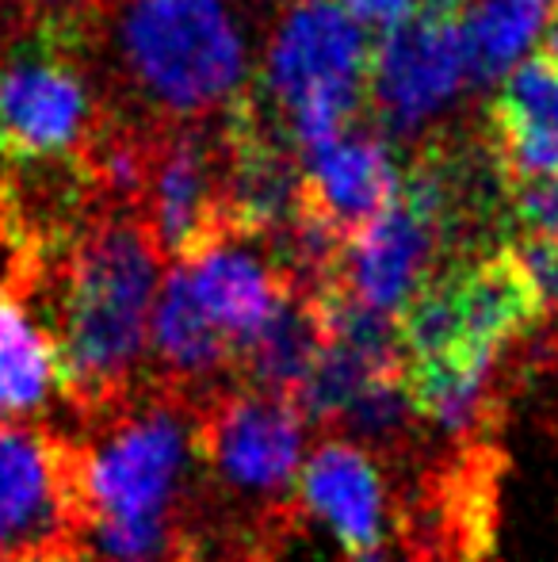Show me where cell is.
I'll use <instances>...</instances> for the list:
<instances>
[{
	"instance_id": "cell-1",
	"label": "cell",
	"mask_w": 558,
	"mask_h": 562,
	"mask_svg": "<svg viewBox=\"0 0 558 562\" xmlns=\"http://www.w3.org/2000/svg\"><path fill=\"white\" fill-rule=\"evenodd\" d=\"M161 265L164 257L138 211L104 207L35 288H54L43 326L58 352V391L84 414H104L138 386Z\"/></svg>"
},
{
	"instance_id": "cell-2",
	"label": "cell",
	"mask_w": 558,
	"mask_h": 562,
	"mask_svg": "<svg viewBox=\"0 0 558 562\" xmlns=\"http://www.w3.org/2000/svg\"><path fill=\"white\" fill-rule=\"evenodd\" d=\"M107 429L77 448L81 536L96 562H172L176 502L200 459V402L176 386H135L104 409ZM203 463V459H200Z\"/></svg>"
},
{
	"instance_id": "cell-3",
	"label": "cell",
	"mask_w": 558,
	"mask_h": 562,
	"mask_svg": "<svg viewBox=\"0 0 558 562\" xmlns=\"http://www.w3.org/2000/svg\"><path fill=\"white\" fill-rule=\"evenodd\" d=\"M100 23H112L135 123H207L249 89V43L230 0H107Z\"/></svg>"
},
{
	"instance_id": "cell-4",
	"label": "cell",
	"mask_w": 558,
	"mask_h": 562,
	"mask_svg": "<svg viewBox=\"0 0 558 562\" xmlns=\"http://www.w3.org/2000/svg\"><path fill=\"white\" fill-rule=\"evenodd\" d=\"M375 38L337 0H295L264 50L261 104L298 157L356 131L367 115Z\"/></svg>"
},
{
	"instance_id": "cell-5",
	"label": "cell",
	"mask_w": 558,
	"mask_h": 562,
	"mask_svg": "<svg viewBox=\"0 0 558 562\" xmlns=\"http://www.w3.org/2000/svg\"><path fill=\"white\" fill-rule=\"evenodd\" d=\"M92 27L38 15L0 46V161L35 165L84 157L107 115L92 69Z\"/></svg>"
},
{
	"instance_id": "cell-6",
	"label": "cell",
	"mask_w": 558,
	"mask_h": 562,
	"mask_svg": "<svg viewBox=\"0 0 558 562\" xmlns=\"http://www.w3.org/2000/svg\"><path fill=\"white\" fill-rule=\"evenodd\" d=\"M463 8L467 0H424L375 38L367 112L395 138L418 134L470 77Z\"/></svg>"
},
{
	"instance_id": "cell-7",
	"label": "cell",
	"mask_w": 558,
	"mask_h": 562,
	"mask_svg": "<svg viewBox=\"0 0 558 562\" xmlns=\"http://www.w3.org/2000/svg\"><path fill=\"white\" fill-rule=\"evenodd\" d=\"M77 445L0 422V562H46L81 543Z\"/></svg>"
},
{
	"instance_id": "cell-8",
	"label": "cell",
	"mask_w": 558,
	"mask_h": 562,
	"mask_svg": "<svg viewBox=\"0 0 558 562\" xmlns=\"http://www.w3.org/2000/svg\"><path fill=\"white\" fill-rule=\"evenodd\" d=\"M138 215L164 260L187 265L203 249L234 237L226 215V161L218 131L161 126L149 154Z\"/></svg>"
},
{
	"instance_id": "cell-9",
	"label": "cell",
	"mask_w": 558,
	"mask_h": 562,
	"mask_svg": "<svg viewBox=\"0 0 558 562\" xmlns=\"http://www.w3.org/2000/svg\"><path fill=\"white\" fill-rule=\"evenodd\" d=\"M306 417L291 398L253 386L200 402V459L241 494H283L298 482Z\"/></svg>"
},
{
	"instance_id": "cell-10",
	"label": "cell",
	"mask_w": 558,
	"mask_h": 562,
	"mask_svg": "<svg viewBox=\"0 0 558 562\" xmlns=\"http://www.w3.org/2000/svg\"><path fill=\"white\" fill-rule=\"evenodd\" d=\"M184 268L203 311L226 334L234 352L261 337L283 306L303 291L291 268L280 260L276 245L264 237H226L187 260Z\"/></svg>"
},
{
	"instance_id": "cell-11",
	"label": "cell",
	"mask_w": 558,
	"mask_h": 562,
	"mask_svg": "<svg viewBox=\"0 0 558 562\" xmlns=\"http://www.w3.org/2000/svg\"><path fill=\"white\" fill-rule=\"evenodd\" d=\"M295 490L306 509L333 532L344 555L356 559L383 551L390 536L387 479L364 445L341 437L318 445L298 471Z\"/></svg>"
},
{
	"instance_id": "cell-12",
	"label": "cell",
	"mask_w": 558,
	"mask_h": 562,
	"mask_svg": "<svg viewBox=\"0 0 558 562\" xmlns=\"http://www.w3.org/2000/svg\"><path fill=\"white\" fill-rule=\"evenodd\" d=\"M486 142L516 188L558 177V66L547 54L524 58L490 100Z\"/></svg>"
},
{
	"instance_id": "cell-13",
	"label": "cell",
	"mask_w": 558,
	"mask_h": 562,
	"mask_svg": "<svg viewBox=\"0 0 558 562\" xmlns=\"http://www.w3.org/2000/svg\"><path fill=\"white\" fill-rule=\"evenodd\" d=\"M149 352H153V383L195 391L203 379L234 368V345L203 311L192 276L176 265L157 288L149 314Z\"/></svg>"
},
{
	"instance_id": "cell-14",
	"label": "cell",
	"mask_w": 558,
	"mask_h": 562,
	"mask_svg": "<svg viewBox=\"0 0 558 562\" xmlns=\"http://www.w3.org/2000/svg\"><path fill=\"white\" fill-rule=\"evenodd\" d=\"M58 386V352L43 322L31 314L27 291L0 288V422L38 414Z\"/></svg>"
},
{
	"instance_id": "cell-15",
	"label": "cell",
	"mask_w": 558,
	"mask_h": 562,
	"mask_svg": "<svg viewBox=\"0 0 558 562\" xmlns=\"http://www.w3.org/2000/svg\"><path fill=\"white\" fill-rule=\"evenodd\" d=\"M321 345H326V337H321L314 299L310 291H298L276 314V322L241 348L238 360H234V371L241 375V386L295 402L306 379H310L314 363H318Z\"/></svg>"
},
{
	"instance_id": "cell-16",
	"label": "cell",
	"mask_w": 558,
	"mask_h": 562,
	"mask_svg": "<svg viewBox=\"0 0 558 562\" xmlns=\"http://www.w3.org/2000/svg\"><path fill=\"white\" fill-rule=\"evenodd\" d=\"M547 20V0H467L463 38H467L470 81L493 85L521 66Z\"/></svg>"
},
{
	"instance_id": "cell-17",
	"label": "cell",
	"mask_w": 558,
	"mask_h": 562,
	"mask_svg": "<svg viewBox=\"0 0 558 562\" xmlns=\"http://www.w3.org/2000/svg\"><path fill=\"white\" fill-rule=\"evenodd\" d=\"M516 260L528 272L532 288H536L539 303L547 314H558V237L551 234H528L524 229L521 241L513 245Z\"/></svg>"
},
{
	"instance_id": "cell-18",
	"label": "cell",
	"mask_w": 558,
	"mask_h": 562,
	"mask_svg": "<svg viewBox=\"0 0 558 562\" xmlns=\"http://www.w3.org/2000/svg\"><path fill=\"white\" fill-rule=\"evenodd\" d=\"M513 218L528 234H551L558 237V177L524 184L513 192Z\"/></svg>"
},
{
	"instance_id": "cell-19",
	"label": "cell",
	"mask_w": 558,
	"mask_h": 562,
	"mask_svg": "<svg viewBox=\"0 0 558 562\" xmlns=\"http://www.w3.org/2000/svg\"><path fill=\"white\" fill-rule=\"evenodd\" d=\"M344 12H352L360 23H379V27H390L402 15H410L413 8H421L424 0H337Z\"/></svg>"
},
{
	"instance_id": "cell-20",
	"label": "cell",
	"mask_w": 558,
	"mask_h": 562,
	"mask_svg": "<svg viewBox=\"0 0 558 562\" xmlns=\"http://www.w3.org/2000/svg\"><path fill=\"white\" fill-rule=\"evenodd\" d=\"M107 0H27L31 20L38 15H50V20H81V23H96L104 15Z\"/></svg>"
},
{
	"instance_id": "cell-21",
	"label": "cell",
	"mask_w": 558,
	"mask_h": 562,
	"mask_svg": "<svg viewBox=\"0 0 558 562\" xmlns=\"http://www.w3.org/2000/svg\"><path fill=\"white\" fill-rule=\"evenodd\" d=\"M544 54L558 66V12H555V27L547 31V46H544Z\"/></svg>"
},
{
	"instance_id": "cell-22",
	"label": "cell",
	"mask_w": 558,
	"mask_h": 562,
	"mask_svg": "<svg viewBox=\"0 0 558 562\" xmlns=\"http://www.w3.org/2000/svg\"><path fill=\"white\" fill-rule=\"evenodd\" d=\"M352 562H395V559H390L387 551H372V555H356Z\"/></svg>"
},
{
	"instance_id": "cell-23",
	"label": "cell",
	"mask_w": 558,
	"mask_h": 562,
	"mask_svg": "<svg viewBox=\"0 0 558 562\" xmlns=\"http://www.w3.org/2000/svg\"><path fill=\"white\" fill-rule=\"evenodd\" d=\"M172 562H195V555H192V551H180V555L172 559Z\"/></svg>"
},
{
	"instance_id": "cell-24",
	"label": "cell",
	"mask_w": 558,
	"mask_h": 562,
	"mask_svg": "<svg viewBox=\"0 0 558 562\" xmlns=\"http://www.w3.org/2000/svg\"><path fill=\"white\" fill-rule=\"evenodd\" d=\"M276 4H283V0H276Z\"/></svg>"
}]
</instances>
